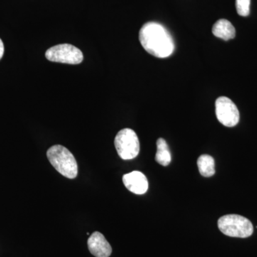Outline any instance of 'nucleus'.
<instances>
[{
  "instance_id": "nucleus-1",
  "label": "nucleus",
  "mask_w": 257,
  "mask_h": 257,
  "mask_svg": "<svg viewBox=\"0 0 257 257\" xmlns=\"http://www.w3.org/2000/svg\"><path fill=\"white\" fill-rule=\"evenodd\" d=\"M140 43L150 55L166 58L175 51V42L170 32L161 24L150 22L143 25L139 35Z\"/></svg>"
},
{
  "instance_id": "nucleus-2",
  "label": "nucleus",
  "mask_w": 257,
  "mask_h": 257,
  "mask_svg": "<svg viewBox=\"0 0 257 257\" xmlns=\"http://www.w3.org/2000/svg\"><path fill=\"white\" fill-rule=\"evenodd\" d=\"M51 165L56 170L69 179H74L78 174V165L74 155L62 145H54L47 152Z\"/></svg>"
},
{
  "instance_id": "nucleus-3",
  "label": "nucleus",
  "mask_w": 257,
  "mask_h": 257,
  "mask_svg": "<svg viewBox=\"0 0 257 257\" xmlns=\"http://www.w3.org/2000/svg\"><path fill=\"white\" fill-rule=\"evenodd\" d=\"M218 226L223 234L231 237L247 238L253 232L252 223L237 214L221 216L218 221Z\"/></svg>"
},
{
  "instance_id": "nucleus-4",
  "label": "nucleus",
  "mask_w": 257,
  "mask_h": 257,
  "mask_svg": "<svg viewBox=\"0 0 257 257\" xmlns=\"http://www.w3.org/2000/svg\"><path fill=\"white\" fill-rule=\"evenodd\" d=\"M114 145L122 160H133L138 156L140 145L138 135L131 128H123L116 135Z\"/></svg>"
},
{
  "instance_id": "nucleus-5",
  "label": "nucleus",
  "mask_w": 257,
  "mask_h": 257,
  "mask_svg": "<svg viewBox=\"0 0 257 257\" xmlns=\"http://www.w3.org/2000/svg\"><path fill=\"white\" fill-rule=\"evenodd\" d=\"M45 57L51 62L68 64H78L82 62V51L69 44L55 45L47 50Z\"/></svg>"
},
{
  "instance_id": "nucleus-6",
  "label": "nucleus",
  "mask_w": 257,
  "mask_h": 257,
  "mask_svg": "<svg viewBox=\"0 0 257 257\" xmlns=\"http://www.w3.org/2000/svg\"><path fill=\"white\" fill-rule=\"evenodd\" d=\"M216 116L225 126L233 127L239 121V111L236 104L229 98L220 96L215 102Z\"/></svg>"
},
{
  "instance_id": "nucleus-7",
  "label": "nucleus",
  "mask_w": 257,
  "mask_h": 257,
  "mask_svg": "<svg viewBox=\"0 0 257 257\" xmlns=\"http://www.w3.org/2000/svg\"><path fill=\"white\" fill-rule=\"evenodd\" d=\"M122 180L126 188L134 194H144L148 190L149 183L146 176L139 171H133L124 175Z\"/></svg>"
},
{
  "instance_id": "nucleus-8",
  "label": "nucleus",
  "mask_w": 257,
  "mask_h": 257,
  "mask_svg": "<svg viewBox=\"0 0 257 257\" xmlns=\"http://www.w3.org/2000/svg\"><path fill=\"white\" fill-rule=\"evenodd\" d=\"M87 245L89 251L96 257H109L112 251L107 240L99 231L91 234L88 239Z\"/></svg>"
},
{
  "instance_id": "nucleus-9",
  "label": "nucleus",
  "mask_w": 257,
  "mask_h": 257,
  "mask_svg": "<svg viewBox=\"0 0 257 257\" xmlns=\"http://www.w3.org/2000/svg\"><path fill=\"white\" fill-rule=\"evenodd\" d=\"M212 33L214 36L222 39L225 41L234 39L236 36V30L232 24L228 20L221 19L213 25Z\"/></svg>"
},
{
  "instance_id": "nucleus-10",
  "label": "nucleus",
  "mask_w": 257,
  "mask_h": 257,
  "mask_svg": "<svg viewBox=\"0 0 257 257\" xmlns=\"http://www.w3.org/2000/svg\"><path fill=\"white\" fill-rule=\"evenodd\" d=\"M197 166L199 173L203 177H209L215 174V162L212 157L202 155L198 158Z\"/></svg>"
},
{
  "instance_id": "nucleus-11",
  "label": "nucleus",
  "mask_w": 257,
  "mask_h": 257,
  "mask_svg": "<svg viewBox=\"0 0 257 257\" xmlns=\"http://www.w3.org/2000/svg\"><path fill=\"white\" fill-rule=\"evenodd\" d=\"M157 151L155 156L157 162L164 167L170 165L172 161V156L167 142L164 139H158L157 141Z\"/></svg>"
},
{
  "instance_id": "nucleus-12",
  "label": "nucleus",
  "mask_w": 257,
  "mask_h": 257,
  "mask_svg": "<svg viewBox=\"0 0 257 257\" xmlns=\"http://www.w3.org/2000/svg\"><path fill=\"white\" fill-rule=\"evenodd\" d=\"M251 0H236V8L240 16L247 17L250 13Z\"/></svg>"
},
{
  "instance_id": "nucleus-13",
  "label": "nucleus",
  "mask_w": 257,
  "mask_h": 257,
  "mask_svg": "<svg viewBox=\"0 0 257 257\" xmlns=\"http://www.w3.org/2000/svg\"><path fill=\"white\" fill-rule=\"evenodd\" d=\"M4 44H3V41H2L1 39H0V60H1L2 58H3V55H4Z\"/></svg>"
}]
</instances>
